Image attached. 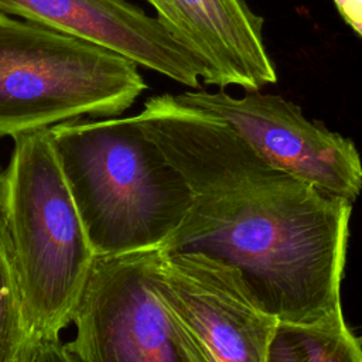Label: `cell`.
Listing matches in <instances>:
<instances>
[{
  "instance_id": "obj_11",
  "label": "cell",
  "mask_w": 362,
  "mask_h": 362,
  "mask_svg": "<svg viewBox=\"0 0 362 362\" xmlns=\"http://www.w3.org/2000/svg\"><path fill=\"white\" fill-rule=\"evenodd\" d=\"M0 362H28L24 311L11 243L0 211Z\"/></svg>"
},
{
  "instance_id": "obj_14",
  "label": "cell",
  "mask_w": 362,
  "mask_h": 362,
  "mask_svg": "<svg viewBox=\"0 0 362 362\" xmlns=\"http://www.w3.org/2000/svg\"><path fill=\"white\" fill-rule=\"evenodd\" d=\"M359 341H361V342H362V335H359Z\"/></svg>"
},
{
  "instance_id": "obj_3",
  "label": "cell",
  "mask_w": 362,
  "mask_h": 362,
  "mask_svg": "<svg viewBox=\"0 0 362 362\" xmlns=\"http://www.w3.org/2000/svg\"><path fill=\"white\" fill-rule=\"evenodd\" d=\"M49 132L96 255L164 247L192 192L140 117H78Z\"/></svg>"
},
{
  "instance_id": "obj_7",
  "label": "cell",
  "mask_w": 362,
  "mask_h": 362,
  "mask_svg": "<svg viewBox=\"0 0 362 362\" xmlns=\"http://www.w3.org/2000/svg\"><path fill=\"white\" fill-rule=\"evenodd\" d=\"M175 96L222 117L269 163L322 192L351 202L362 192V158L354 140L310 120L294 102L260 90L232 96L223 89H192Z\"/></svg>"
},
{
  "instance_id": "obj_10",
  "label": "cell",
  "mask_w": 362,
  "mask_h": 362,
  "mask_svg": "<svg viewBox=\"0 0 362 362\" xmlns=\"http://www.w3.org/2000/svg\"><path fill=\"white\" fill-rule=\"evenodd\" d=\"M267 362H362V342L341 304L314 321H279Z\"/></svg>"
},
{
  "instance_id": "obj_9",
  "label": "cell",
  "mask_w": 362,
  "mask_h": 362,
  "mask_svg": "<svg viewBox=\"0 0 362 362\" xmlns=\"http://www.w3.org/2000/svg\"><path fill=\"white\" fill-rule=\"evenodd\" d=\"M157 20L204 65L202 83L260 90L277 82L263 18L243 0H146Z\"/></svg>"
},
{
  "instance_id": "obj_12",
  "label": "cell",
  "mask_w": 362,
  "mask_h": 362,
  "mask_svg": "<svg viewBox=\"0 0 362 362\" xmlns=\"http://www.w3.org/2000/svg\"><path fill=\"white\" fill-rule=\"evenodd\" d=\"M344 21L362 37V0H334Z\"/></svg>"
},
{
  "instance_id": "obj_4",
  "label": "cell",
  "mask_w": 362,
  "mask_h": 362,
  "mask_svg": "<svg viewBox=\"0 0 362 362\" xmlns=\"http://www.w3.org/2000/svg\"><path fill=\"white\" fill-rule=\"evenodd\" d=\"M146 89L129 58L0 11V137L117 116Z\"/></svg>"
},
{
  "instance_id": "obj_13",
  "label": "cell",
  "mask_w": 362,
  "mask_h": 362,
  "mask_svg": "<svg viewBox=\"0 0 362 362\" xmlns=\"http://www.w3.org/2000/svg\"><path fill=\"white\" fill-rule=\"evenodd\" d=\"M3 173L0 168V205H1V198H3Z\"/></svg>"
},
{
  "instance_id": "obj_8",
  "label": "cell",
  "mask_w": 362,
  "mask_h": 362,
  "mask_svg": "<svg viewBox=\"0 0 362 362\" xmlns=\"http://www.w3.org/2000/svg\"><path fill=\"white\" fill-rule=\"evenodd\" d=\"M0 11L100 45L189 89L205 78L202 62L127 0H0Z\"/></svg>"
},
{
  "instance_id": "obj_6",
  "label": "cell",
  "mask_w": 362,
  "mask_h": 362,
  "mask_svg": "<svg viewBox=\"0 0 362 362\" xmlns=\"http://www.w3.org/2000/svg\"><path fill=\"white\" fill-rule=\"evenodd\" d=\"M154 280L205 362H267L280 320L239 267L201 250L157 249Z\"/></svg>"
},
{
  "instance_id": "obj_2",
  "label": "cell",
  "mask_w": 362,
  "mask_h": 362,
  "mask_svg": "<svg viewBox=\"0 0 362 362\" xmlns=\"http://www.w3.org/2000/svg\"><path fill=\"white\" fill-rule=\"evenodd\" d=\"M0 211L23 298L28 362H65L72 322L96 262L49 129L13 137Z\"/></svg>"
},
{
  "instance_id": "obj_1",
  "label": "cell",
  "mask_w": 362,
  "mask_h": 362,
  "mask_svg": "<svg viewBox=\"0 0 362 362\" xmlns=\"http://www.w3.org/2000/svg\"><path fill=\"white\" fill-rule=\"evenodd\" d=\"M137 116L192 192L161 249L235 264L280 321H314L342 304L354 202L269 163L222 117L175 95L148 98Z\"/></svg>"
},
{
  "instance_id": "obj_5",
  "label": "cell",
  "mask_w": 362,
  "mask_h": 362,
  "mask_svg": "<svg viewBox=\"0 0 362 362\" xmlns=\"http://www.w3.org/2000/svg\"><path fill=\"white\" fill-rule=\"evenodd\" d=\"M154 250L98 256L64 342L65 362H205L154 280Z\"/></svg>"
}]
</instances>
